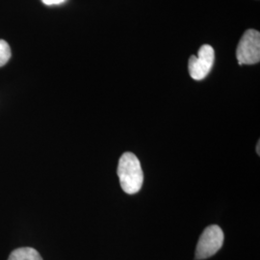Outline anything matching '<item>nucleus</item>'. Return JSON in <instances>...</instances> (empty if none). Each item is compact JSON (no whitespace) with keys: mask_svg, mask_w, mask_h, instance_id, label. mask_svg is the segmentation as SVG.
Instances as JSON below:
<instances>
[{"mask_svg":"<svg viewBox=\"0 0 260 260\" xmlns=\"http://www.w3.org/2000/svg\"><path fill=\"white\" fill-rule=\"evenodd\" d=\"M259 144H260V141H258V143H257V147H256V148H257V154H260V151H259Z\"/></svg>","mask_w":260,"mask_h":260,"instance_id":"6e6552de","label":"nucleus"},{"mask_svg":"<svg viewBox=\"0 0 260 260\" xmlns=\"http://www.w3.org/2000/svg\"><path fill=\"white\" fill-rule=\"evenodd\" d=\"M44 4L47 6H52V5H60L63 4L67 0H42Z\"/></svg>","mask_w":260,"mask_h":260,"instance_id":"0eeeda50","label":"nucleus"},{"mask_svg":"<svg viewBox=\"0 0 260 260\" xmlns=\"http://www.w3.org/2000/svg\"><path fill=\"white\" fill-rule=\"evenodd\" d=\"M11 58V48L9 44L4 41L0 40V68L6 65Z\"/></svg>","mask_w":260,"mask_h":260,"instance_id":"423d86ee","label":"nucleus"},{"mask_svg":"<svg viewBox=\"0 0 260 260\" xmlns=\"http://www.w3.org/2000/svg\"><path fill=\"white\" fill-rule=\"evenodd\" d=\"M8 260H43V258L35 249L24 247L12 251Z\"/></svg>","mask_w":260,"mask_h":260,"instance_id":"39448f33","label":"nucleus"},{"mask_svg":"<svg viewBox=\"0 0 260 260\" xmlns=\"http://www.w3.org/2000/svg\"><path fill=\"white\" fill-rule=\"evenodd\" d=\"M223 231L220 226L209 225L202 233L196 249V259L202 260L213 256L220 251L223 244Z\"/></svg>","mask_w":260,"mask_h":260,"instance_id":"7ed1b4c3","label":"nucleus"},{"mask_svg":"<svg viewBox=\"0 0 260 260\" xmlns=\"http://www.w3.org/2000/svg\"><path fill=\"white\" fill-rule=\"evenodd\" d=\"M118 176L121 189L128 195L138 193L144 181V175L139 159L131 152H124L119 161Z\"/></svg>","mask_w":260,"mask_h":260,"instance_id":"f257e3e1","label":"nucleus"},{"mask_svg":"<svg viewBox=\"0 0 260 260\" xmlns=\"http://www.w3.org/2000/svg\"><path fill=\"white\" fill-rule=\"evenodd\" d=\"M215 61L213 47L209 45L202 46L198 56L192 55L189 59L188 70L190 76L197 81L203 80L210 73Z\"/></svg>","mask_w":260,"mask_h":260,"instance_id":"20e7f679","label":"nucleus"},{"mask_svg":"<svg viewBox=\"0 0 260 260\" xmlns=\"http://www.w3.org/2000/svg\"><path fill=\"white\" fill-rule=\"evenodd\" d=\"M239 65H254L259 63L260 33L254 29H248L242 36L236 49Z\"/></svg>","mask_w":260,"mask_h":260,"instance_id":"f03ea898","label":"nucleus"}]
</instances>
